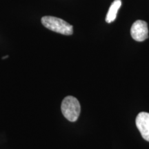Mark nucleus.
Wrapping results in <instances>:
<instances>
[{
	"label": "nucleus",
	"mask_w": 149,
	"mask_h": 149,
	"mask_svg": "<svg viewBox=\"0 0 149 149\" xmlns=\"http://www.w3.org/2000/svg\"><path fill=\"white\" fill-rule=\"evenodd\" d=\"M42 23L46 29L60 34L71 35L73 33L72 26L60 18L44 16L42 18Z\"/></svg>",
	"instance_id": "1"
},
{
	"label": "nucleus",
	"mask_w": 149,
	"mask_h": 149,
	"mask_svg": "<svg viewBox=\"0 0 149 149\" xmlns=\"http://www.w3.org/2000/svg\"><path fill=\"white\" fill-rule=\"evenodd\" d=\"M62 114L70 122H74L79 116L81 107L78 100L72 96H67L63 100L61 106Z\"/></svg>",
	"instance_id": "2"
},
{
	"label": "nucleus",
	"mask_w": 149,
	"mask_h": 149,
	"mask_svg": "<svg viewBox=\"0 0 149 149\" xmlns=\"http://www.w3.org/2000/svg\"><path fill=\"white\" fill-rule=\"evenodd\" d=\"M130 35L133 40L137 42H143L148 37V25L146 22L137 20L132 25L130 29Z\"/></svg>",
	"instance_id": "3"
},
{
	"label": "nucleus",
	"mask_w": 149,
	"mask_h": 149,
	"mask_svg": "<svg viewBox=\"0 0 149 149\" xmlns=\"http://www.w3.org/2000/svg\"><path fill=\"white\" fill-rule=\"evenodd\" d=\"M136 126L145 140L149 141V113L141 112L136 117Z\"/></svg>",
	"instance_id": "4"
},
{
	"label": "nucleus",
	"mask_w": 149,
	"mask_h": 149,
	"mask_svg": "<svg viewBox=\"0 0 149 149\" xmlns=\"http://www.w3.org/2000/svg\"><path fill=\"white\" fill-rule=\"evenodd\" d=\"M122 6V1L121 0H115L111 3V6L108 11L107 17H106V22L107 23H111L116 19L117 12Z\"/></svg>",
	"instance_id": "5"
},
{
	"label": "nucleus",
	"mask_w": 149,
	"mask_h": 149,
	"mask_svg": "<svg viewBox=\"0 0 149 149\" xmlns=\"http://www.w3.org/2000/svg\"><path fill=\"white\" fill-rule=\"evenodd\" d=\"M8 57V56L6 55V56H5V57H3L2 59H6V58H7V57Z\"/></svg>",
	"instance_id": "6"
}]
</instances>
